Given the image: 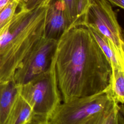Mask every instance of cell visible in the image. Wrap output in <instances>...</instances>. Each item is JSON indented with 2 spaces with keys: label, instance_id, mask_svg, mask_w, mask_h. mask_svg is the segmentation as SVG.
<instances>
[{
  "label": "cell",
  "instance_id": "6",
  "mask_svg": "<svg viewBox=\"0 0 124 124\" xmlns=\"http://www.w3.org/2000/svg\"><path fill=\"white\" fill-rule=\"evenodd\" d=\"M57 41L43 37L27 55L15 71L13 80L20 86L46 71L50 66Z\"/></svg>",
  "mask_w": 124,
  "mask_h": 124
},
{
  "label": "cell",
  "instance_id": "10",
  "mask_svg": "<svg viewBox=\"0 0 124 124\" xmlns=\"http://www.w3.org/2000/svg\"><path fill=\"white\" fill-rule=\"evenodd\" d=\"M33 116L32 108L18 93L4 124H26Z\"/></svg>",
  "mask_w": 124,
  "mask_h": 124
},
{
  "label": "cell",
  "instance_id": "2",
  "mask_svg": "<svg viewBox=\"0 0 124 124\" xmlns=\"http://www.w3.org/2000/svg\"><path fill=\"white\" fill-rule=\"evenodd\" d=\"M51 0L31 10L20 7L0 30V84L13 80L16 70L34 46L44 37L46 10Z\"/></svg>",
  "mask_w": 124,
  "mask_h": 124
},
{
  "label": "cell",
  "instance_id": "14",
  "mask_svg": "<svg viewBox=\"0 0 124 124\" xmlns=\"http://www.w3.org/2000/svg\"><path fill=\"white\" fill-rule=\"evenodd\" d=\"M64 6L65 13L69 25L73 24L77 17L76 0H61Z\"/></svg>",
  "mask_w": 124,
  "mask_h": 124
},
{
  "label": "cell",
  "instance_id": "13",
  "mask_svg": "<svg viewBox=\"0 0 124 124\" xmlns=\"http://www.w3.org/2000/svg\"><path fill=\"white\" fill-rule=\"evenodd\" d=\"M19 4V0H13L0 11V30L13 17Z\"/></svg>",
  "mask_w": 124,
  "mask_h": 124
},
{
  "label": "cell",
  "instance_id": "19",
  "mask_svg": "<svg viewBox=\"0 0 124 124\" xmlns=\"http://www.w3.org/2000/svg\"><path fill=\"white\" fill-rule=\"evenodd\" d=\"M13 0H0V11Z\"/></svg>",
  "mask_w": 124,
  "mask_h": 124
},
{
  "label": "cell",
  "instance_id": "16",
  "mask_svg": "<svg viewBox=\"0 0 124 124\" xmlns=\"http://www.w3.org/2000/svg\"><path fill=\"white\" fill-rule=\"evenodd\" d=\"M44 0H19V6L27 10H31L39 5Z\"/></svg>",
  "mask_w": 124,
  "mask_h": 124
},
{
  "label": "cell",
  "instance_id": "15",
  "mask_svg": "<svg viewBox=\"0 0 124 124\" xmlns=\"http://www.w3.org/2000/svg\"><path fill=\"white\" fill-rule=\"evenodd\" d=\"M90 0H76L77 17L76 21L72 24H76L82 21V17L90 4Z\"/></svg>",
  "mask_w": 124,
  "mask_h": 124
},
{
  "label": "cell",
  "instance_id": "9",
  "mask_svg": "<svg viewBox=\"0 0 124 124\" xmlns=\"http://www.w3.org/2000/svg\"><path fill=\"white\" fill-rule=\"evenodd\" d=\"M18 93L13 80L0 84V124H4Z\"/></svg>",
  "mask_w": 124,
  "mask_h": 124
},
{
  "label": "cell",
  "instance_id": "17",
  "mask_svg": "<svg viewBox=\"0 0 124 124\" xmlns=\"http://www.w3.org/2000/svg\"><path fill=\"white\" fill-rule=\"evenodd\" d=\"M26 124H49V123L47 119L33 115L31 120Z\"/></svg>",
  "mask_w": 124,
  "mask_h": 124
},
{
  "label": "cell",
  "instance_id": "1",
  "mask_svg": "<svg viewBox=\"0 0 124 124\" xmlns=\"http://www.w3.org/2000/svg\"><path fill=\"white\" fill-rule=\"evenodd\" d=\"M62 102L107 90L110 64L89 28L71 25L57 41L53 54Z\"/></svg>",
  "mask_w": 124,
  "mask_h": 124
},
{
  "label": "cell",
  "instance_id": "3",
  "mask_svg": "<svg viewBox=\"0 0 124 124\" xmlns=\"http://www.w3.org/2000/svg\"><path fill=\"white\" fill-rule=\"evenodd\" d=\"M18 87L19 94L32 108L33 115L48 119L62 102L53 56L46 71Z\"/></svg>",
  "mask_w": 124,
  "mask_h": 124
},
{
  "label": "cell",
  "instance_id": "8",
  "mask_svg": "<svg viewBox=\"0 0 124 124\" xmlns=\"http://www.w3.org/2000/svg\"><path fill=\"white\" fill-rule=\"evenodd\" d=\"M87 27L89 28L95 40L107 57L110 64L111 69H120L124 70V55H122L105 36L99 33L93 28Z\"/></svg>",
  "mask_w": 124,
  "mask_h": 124
},
{
  "label": "cell",
  "instance_id": "11",
  "mask_svg": "<svg viewBox=\"0 0 124 124\" xmlns=\"http://www.w3.org/2000/svg\"><path fill=\"white\" fill-rule=\"evenodd\" d=\"M111 99L116 103H124V70L111 69L109 84L107 91Z\"/></svg>",
  "mask_w": 124,
  "mask_h": 124
},
{
  "label": "cell",
  "instance_id": "20",
  "mask_svg": "<svg viewBox=\"0 0 124 124\" xmlns=\"http://www.w3.org/2000/svg\"><path fill=\"white\" fill-rule=\"evenodd\" d=\"M116 117H117V116H116ZM115 124H116V122H115Z\"/></svg>",
  "mask_w": 124,
  "mask_h": 124
},
{
  "label": "cell",
  "instance_id": "4",
  "mask_svg": "<svg viewBox=\"0 0 124 124\" xmlns=\"http://www.w3.org/2000/svg\"><path fill=\"white\" fill-rule=\"evenodd\" d=\"M107 91L62 102L49 117V124H82L93 116L107 109L115 102Z\"/></svg>",
  "mask_w": 124,
  "mask_h": 124
},
{
  "label": "cell",
  "instance_id": "5",
  "mask_svg": "<svg viewBox=\"0 0 124 124\" xmlns=\"http://www.w3.org/2000/svg\"><path fill=\"white\" fill-rule=\"evenodd\" d=\"M81 22L105 36L124 55L122 29L115 13L107 0H90Z\"/></svg>",
  "mask_w": 124,
  "mask_h": 124
},
{
  "label": "cell",
  "instance_id": "18",
  "mask_svg": "<svg viewBox=\"0 0 124 124\" xmlns=\"http://www.w3.org/2000/svg\"><path fill=\"white\" fill-rule=\"evenodd\" d=\"M110 4L119 7L121 9L124 8V0H106Z\"/></svg>",
  "mask_w": 124,
  "mask_h": 124
},
{
  "label": "cell",
  "instance_id": "7",
  "mask_svg": "<svg viewBox=\"0 0 124 124\" xmlns=\"http://www.w3.org/2000/svg\"><path fill=\"white\" fill-rule=\"evenodd\" d=\"M70 26L61 0H51L46 13L44 37L58 41Z\"/></svg>",
  "mask_w": 124,
  "mask_h": 124
},
{
  "label": "cell",
  "instance_id": "12",
  "mask_svg": "<svg viewBox=\"0 0 124 124\" xmlns=\"http://www.w3.org/2000/svg\"><path fill=\"white\" fill-rule=\"evenodd\" d=\"M119 104L114 103L109 108L88 119L82 124H115Z\"/></svg>",
  "mask_w": 124,
  "mask_h": 124
}]
</instances>
